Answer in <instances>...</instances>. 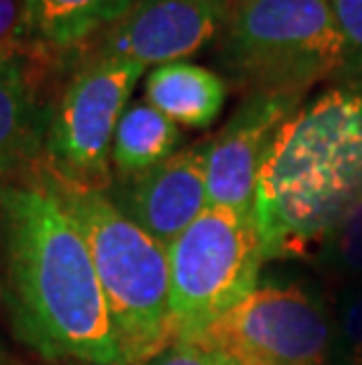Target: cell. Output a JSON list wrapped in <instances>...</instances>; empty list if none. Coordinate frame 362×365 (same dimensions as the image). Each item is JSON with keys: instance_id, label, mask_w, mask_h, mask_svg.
<instances>
[{"instance_id": "44dd1931", "label": "cell", "mask_w": 362, "mask_h": 365, "mask_svg": "<svg viewBox=\"0 0 362 365\" xmlns=\"http://www.w3.org/2000/svg\"><path fill=\"white\" fill-rule=\"evenodd\" d=\"M66 365H87V363H66Z\"/></svg>"}, {"instance_id": "30bf717a", "label": "cell", "mask_w": 362, "mask_h": 365, "mask_svg": "<svg viewBox=\"0 0 362 365\" xmlns=\"http://www.w3.org/2000/svg\"><path fill=\"white\" fill-rule=\"evenodd\" d=\"M55 57L28 45L0 50V186L26 180L43 163L55 108L45 68Z\"/></svg>"}, {"instance_id": "4fadbf2b", "label": "cell", "mask_w": 362, "mask_h": 365, "mask_svg": "<svg viewBox=\"0 0 362 365\" xmlns=\"http://www.w3.org/2000/svg\"><path fill=\"white\" fill-rule=\"evenodd\" d=\"M134 0H24V45L61 54L120 19Z\"/></svg>"}, {"instance_id": "52a82bcc", "label": "cell", "mask_w": 362, "mask_h": 365, "mask_svg": "<svg viewBox=\"0 0 362 365\" xmlns=\"http://www.w3.org/2000/svg\"><path fill=\"white\" fill-rule=\"evenodd\" d=\"M332 316L297 285H264L214 321L196 344L238 365H327L334 351Z\"/></svg>"}, {"instance_id": "9c48e42d", "label": "cell", "mask_w": 362, "mask_h": 365, "mask_svg": "<svg viewBox=\"0 0 362 365\" xmlns=\"http://www.w3.org/2000/svg\"><path fill=\"white\" fill-rule=\"evenodd\" d=\"M302 92H250L207 142V203L254 212L261 165L278 130L302 108Z\"/></svg>"}, {"instance_id": "9a60e30c", "label": "cell", "mask_w": 362, "mask_h": 365, "mask_svg": "<svg viewBox=\"0 0 362 365\" xmlns=\"http://www.w3.org/2000/svg\"><path fill=\"white\" fill-rule=\"evenodd\" d=\"M322 247L329 269L336 276L362 283V200L341 217Z\"/></svg>"}, {"instance_id": "ac0fdd59", "label": "cell", "mask_w": 362, "mask_h": 365, "mask_svg": "<svg viewBox=\"0 0 362 365\" xmlns=\"http://www.w3.org/2000/svg\"><path fill=\"white\" fill-rule=\"evenodd\" d=\"M144 365H238L226 354L217 351V349L196 344V341H174L165 351L153 356L151 361Z\"/></svg>"}, {"instance_id": "3957f363", "label": "cell", "mask_w": 362, "mask_h": 365, "mask_svg": "<svg viewBox=\"0 0 362 365\" xmlns=\"http://www.w3.org/2000/svg\"><path fill=\"white\" fill-rule=\"evenodd\" d=\"M36 177L87 243L125 365H144L172 346L167 247L129 220L106 191L61 182L43 163Z\"/></svg>"}, {"instance_id": "277c9868", "label": "cell", "mask_w": 362, "mask_h": 365, "mask_svg": "<svg viewBox=\"0 0 362 365\" xmlns=\"http://www.w3.org/2000/svg\"><path fill=\"white\" fill-rule=\"evenodd\" d=\"M217 59L250 92H302L339 81L344 45L329 0H235Z\"/></svg>"}, {"instance_id": "d6986e66", "label": "cell", "mask_w": 362, "mask_h": 365, "mask_svg": "<svg viewBox=\"0 0 362 365\" xmlns=\"http://www.w3.org/2000/svg\"><path fill=\"white\" fill-rule=\"evenodd\" d=\"M24 0H0V50L24 45Z\"/></svg>"}, {"instance_id": "6da1fadb", "label": "cell", "mask_w": 362, "mask_h": 365, "mask_svg": "<svg viewBox=\"0 0 362 365\" xmlns=\"http://www.w3.org/2000/svg\"><path fill=\"white\" fill-rule=\"evenodd\" d=\"M0 297L45 361L125 365L87 243L36 170L0 186Z\"/></svg>"}, {"instance_id": "5b68a950", "label": "cell", "mask_w": 362, "mask_h": 365, "mask_svg": "<svg viewBox=\"0 0 362 365\" xmlns=\"http://www.w3.org/2000/svg\"><path fill=\"white\" fill-rule=\"evenodd\" d=\"M167 257L174 341H196L257 290L266 255L254 212L207 205Z\"/></svg>"}, {"instance_id": "5bb4252c", "label": "cell", "mask_w": 362, "mask_h": 365, "mask_svg": "<svg viewBox=\"0 0 362 365\" xmlns=\"http://www.w3.org/2000/svg\"><path fill=\"white\" fill-rule=\"evenodd\" d=\"M181 130L149 102L127 104L113 135L111 163L122 180L160 165L176 153Z\"/></svg>"}, {"instance_id": "e0dca14e", "label": "cell", "mask_w": 362, "mask_h": 365, "mask_svg": "<svg viewBox=\"0 0 362 365\" xmlns=\"http://www.w3.org/2000/svg\"><path fill=\"white\" fill-rule=\"evenodd\" d=\"M334 351L346 365H362V283L344 297L336 314Z\"/></svg>"}, {"instance_id": "7402d4cb", "label": "cell", "mask_w": 362, "mask_h": 365, "mask_svg": "<svg viewBox=\"0 0 362 365\" xmlns=\"http://www.w3.org/2000/svg\"><path fill=\"white\" fill-rule=\"evenodd\" d=\"M233 3H235V0H230V5H233Z\"/></svg>"}, {"instance_id": "8992f818", "label": "cell", "mask_w": 362, "mask_h": 365, "mask_svg": "<svg viewBox=\"0 0 362 365\" xmlns=\"http://www.w3.org/2000/svg\"><path fill=\"white\" fill-rule=\"evenodd\" d=\"M146 68L125 59L85 54L55 97L43 165L61 182L111 189L113 135Z\"/></svg>"}, {"instance_id": "ffe728a7", "label": "cell", "mask_w": 362, "mask_h": 365, "mask_svg": "<svg viewBox=\"0 0 362 365\" xmlns=\"http://www.w3.org/2000/svg\"><path fill=\"white\" fill-rule=\"evenodd\" d=\"M0 365H12V359H10V354H7L3 339H0Z\"/></svg>"}, {"instance_id": "2e32d148", "label": "cell", "mask_w": 362, "mask_h": 365, "mask_svg": "<svg viewBox=\"0 0 362 365\" xmlns=\"http://www.w3.org/2000/svg\"><path fill=\"white\" fill-rule=\"evenodd\" d=\"M344 45L341 83H362V0H329Z\"/></svg>"}, {"instance_id": "7a4b0ae2", "label": "cell", "mask_w": 362, "mask_h": 365, "mask_svg": "<svg viewBox=\"0 0 362 365\" xmlns=\"http://www.w3.org/2000/svg\"><path fill=\"white\" fill-rule=\"evenodd\" d=\"M362 200V83H341L278 130L261 165L254 217L266 257L325 245Z\"/></svg>"}, {"instance_id": "8fae6325", "label": "cell", "mask_w": 362, "mask_h": 365, "mask_svg": "<svg viewBox=\"0 0 362 365\" xmlns=\"http://www.w3.org/2000/svg\"><path fill=\"white\" fill-rule=\"evenodd\" d=\"M207 142L176 151L160 165L127 177L113 203L169 247L207 210Z\"/></svg>"}, {"instance_id": "ba28073f", "label": "cell", "mask_w": 362, "mask_h": 365, "mask_svg": "<svg viewBox=\"0 0 362 365\" xmlns=\"http://www.w3.org/2000/svg\"><path fill=\"white\" fill-rule=\"evenodd\" d=\"M228 12L230 0H134L87 52L144 68L186 61L219 41Z\"/></svg>"}, {"instance_id": "7c38bea8", "label": "cell", "mask_w": 362, "mask_h": 365, "mask_svg": "<svg viewBox=\"0 0 362 365\" xmlns=\"http://www.w3.org/2000/svg\"><path fill=\"white\" fill-rule=\"evenodd\" d=\"M146 102L174 123L205 130L219 118L226 104V81L217 71L193 61H172L146 76Z\"/></svg>"}]
</instances>
